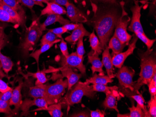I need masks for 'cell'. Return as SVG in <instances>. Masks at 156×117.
<instances>
[{
	"mask_svg": "<svg viewBox=\"0 0 156 117\" xmlns=\"http://www.w3.org/2000/svg\"><path fill=\"white\" fill-rule=\"evenodd\" d=\"M79 24L80 23H69L63 25V27L65 29H66L67 31H71V30L73 31V30H74L77 28H78V26H79Z\"/></svg>",
	"mask_w": 156,
	"mask_h": 117,
	"instance_id": "48",
	"label": "cell"
},
{
	"mask_svg": "<svg viewBox=\"0 0 156 117\" xmlns=\"http://www.w3.org/2000/svg\"><path fill=\"white\" fill-rule=\"evenodd\" d=\"M56 22H58L61 25H64L67 23H70V21L64 18L60 15H50L47 16L45 21L40 24V28L42 31L46 30V27Z\"/></svg>",
	"mask_w": 156,
	"mask_h": 117,
	"instance_id": "21",
	"label": "cell"
},
{
	"mask_svg": "<svg viewBox=\"0 0 156 117\" xmlns=\"http://www.w3.org/2000/svg\"><path fill=\"white\" fill-rule=\"evenodd\" d=\"M34 1L39 2H43V3H47L49 2V0H33Z\"/></svg>",
	"mask_w": 156,
	"mask_h": 117,
	"instance_id": "52",
	"label": "cell"
},
{
	"mask_svg": "<svg viewBox=\"0 0 156 117\" xmlns=\"http://www.w3.org/2000/svg\"><path fill=\"white\" fill-rule=\"evenodd\" d=\"M48 30L53 32V33L55 34L59 39H62V35L68 31L66 29H65L63 26H62V27L57 28L53 29H48Z\"/></svg>",
	"mask_w": 156,
	"mask_h": 117,
	"instance_id": "42",
	"label": "cell"
},
{
	"mask_svg": "<svg viewBox=\"0 0 156 117\" xmlns=\"http://www.w3.org/2000/svg\"><path fill=\"white\" fill-rule=\"evenodd\" d=\"M66 8L67 17L72 22L82 23L88 21L86 15L73 3L68 2Z\"/></svg>",
	"mask_w": 156,
	"mask_h": 117,
	"instance_id": "12",
	"label": "cell"
},
{
	"mask_svg": "<svg viewBox=\"0 0 156 117\" xmlns=\"http://www.w3.org/2000/svg\"><path fill=\"white\" fill-rule=\"evenodd\" d=\"M40 24L39 18L37 17L33 19L30 26L26 29L19 45V50L23 58L29 57L30 52L34 50L43 33L40 28Z\"/></svg>",
	"mask_w": 156,
	"mask_h": 117,
	"instance_id": "3",
	"label": "cell"
},
{
	"mask_svg": "<svg viewBox=\"0 0 156 117\" xmlns=\"http://www.w3.org/2000/svg\"><path fill=\"white\" fill-rule=\"evenodd\" d=\"M36 106L38 108H43L48 106V103L44 98H34L33 99L26 98L23 100L20 106V111H22L21 116H27L30 112V109L32 106Z\"/></svg>",
	"mask_w": 156,
	"mask_h": 117,
	"instance_id": "13",
	"label": "cell"
},
{
	"mask_svg": "<svg viewBox=\"0 0 156 117\" xmlns=\"http://www.w3.org/2000/svg\"><path fill=\"white\" fill-rule=\"evenodd\" d=\"M76 52L80 58L83 59V56L85 53L84 43H83V37H81L80 39H79L77 42V50H76Z\"/></svg>",
	"mask_w": 156,
	"mask_h": 117,
	"instance_id": "40",
	"label": "cell"
},
{
	"mask_svg": "<svg viewBox=\"0 0 156 117\" xmlns=\"http://www.w3.org/2000/svg\"><path fill=\"white\" fill-rule=\"evenodd\" d=\"M47 84H40L30 87L28 95L32 98H44Z\"/></svg>",
	"mask_w": 156,
	"mask_h": 117,
	"instance_id": "27",
	"label": "cell"
},
{
	"mask_svg": "<svg viewBox=\"0 0 156 117\" xmlns=\"http://www.w3.org/2000/svg\"><path fill=\"white\" fill-rule=\"evenodd\" d=\"M0 22H10L13 24H17L15 20L10 16L8 13L3 9V8L1 5H0Z\"/></svg>",
	"mask_w": 156,
	"mask_h": 117,
	"instance_id": "37",
	"label": "cell"
},
{
	"mask_svg": "<svg viewBox=\"0 0 156 117\" xmlns=\"http://www.w3.org/2000/svg\"><path fill=\"white\" fill-rule=\"evenodd\" d=\"M120 90L125 96L131 98L135 101H136L137 104H138L144 110V111L147 114L148 117H151L148 109H147V107L144 105L145 100L142 93H140L138 91H131L129 89H125L122 87H121Z\"/></svg>",
	"mask_w": 156,
	"mask_h": 117,
	"instance_id": "16",
	"label": "cell"
},
{
	"mask_svg": "<svg viewBox=\"0 0 156 117\" xmlns=\"http://www.w3.org/2000/svg\"><path fill=\"white\" fill-rule=\"evenodd\" d=\"M2 1L7 6L18 12L21 15L25 17L24 10L17 0H2Z\"/></svg>",
	"mask_w": 156,
	"mask_h": 117,
	"instance_id": "33",
	"label": "cell"
},
{
	"mask_svg": "<svg viewBox=\"0 0 156 117\" xmlns=\"http://www.w3.org/2000/svg\"><path fill=\"white\" fill-rule=\"evenodd\" d=\"M13 89L11 88L8 91L5 92H0V99L5 101H9L12 97Z\"/></svg>",
	"mask_w": 156,
	"mask_h": 117,
	"instance_id": "44",
	"label": "cell"
},
{
	"mask_svg": "<svg viewBox=\"0 0 156 117\" xmlns=\"http://www.w3.org/2000/svg\"><path fill=\"white\" fill-rule=\"evenodd\" d=\"M90 34V32L85 28L83 24L80 23L79 26H78V28L73 30L72 34L66 36L65 40L69 43H72L74 45L78 42L79 39L84 36H88Z\"/></svg>",
	"mask_w": 156,
	"mask_h": 117,
	"instance_id": "17",
	"label": "cell"
},
{
	"mask_svg": "<svg viewBox=\"0 0 156 117\" xmlns=\"http://www.w3.org/2000/svg\"><path fill=\"white\" fill-rule=\"evenodd\" d=\"M148 112L151 117H156V96H151L148 102Z\"/></svg>",
	"mask_w": 156,
	"mask_h": 117,
	"instance_id": "38",
	"label": "cell"
},
{
	"mask_svg": "<svg viewBox=\"0 0 156 117\" xmlns=\"http://www.w3.org/2000/svg\"><path fill=\"white\" fill-rule=\"evenodd\" d=\"M49 2H54L62 6H66L69 2V0H49Z\"/></svg>",
	"mask_w": 156,
	"mask_h": 117,
	"instance_id": "50",
	"label": "cell"
},
{
	"mask_svg": "<svg viewBox=\"0 0 156 117\" xmlns=\"http://www.w3.org/2000/svg\"><path fill=\"white\" fill-rule=\"evenodd\" d=\"M0 113H3L8 116L16 115L14 111L10 108L9 101H5L0 99Z\"/></svg>",
	"mask_w": 156,
	"mask_h": 117,
	"instance_id": "34",
	"label": "cell"
},
{
	"mask_svg": "<svg viewBox=\"0 0 156 117\" xmlns=\"http://www.w3.org/2000/svg\"><path fill=\"white\" fill-rule=\"evenodd\" d=\"M151 1H152V4L155 6L156 5V0H151Z\"/></svg>",
	"mask_w": 156,
	"mask_h": 117,
	"instance_id": "53",
	"label": "cell"
},
{
	"mask_svg": "<svg viewBox=\"0 0 156 117\" xmlns=\"http://www.w3.org/2000/svg\"><path fill=\"white\" fill-rule=\"evenodd\" d=\"M59 48H60V50H61L62 55L63 56L66 57L69 55L67 43L63 38L61 39L60 44H59Z\"/></svg>",
	"mask_w": 156,
	"mask_h": 117,
	"instance_id": "43",
	"label": "cell"
},
{
	"mask_svg": "<svg viewBox=\"0 0 156 117\" xmlns=\"http://www.w3.org/2000/svg\"><path fill=\"white\" fill-rule=\"evenodd\" d=\"M90 1L93 2H102V3L118 5L116 0H90Z\"/></svg>",
	"mask_w": 156,
	"mask_h": 117,
	"instance_id": "49",
	"label": "cell"
},
{
	"mask_svg": "<svg viewBox=\"0 0 156 117\" xmlns=\"http://www.w3.org/2000/svg\"><path fill=\"white\" fill-rule=\"evenodd\" d=\"M62 103L59 102L56 104L50 105L47 107L38 108L32 111V112L46 111L52 117H62L63 113L62 112Z\"/></svg>",
	"mask_w": 156,
	"mask_h": 117,
	"instance_id": "22",
	"label": "cell"
},
{
	"mask_svg": "<svg viewBox=\"0 0 156 117\" xmlns=\"http://www.w3.org/2000/svg\"><path fill=\"white\" fill-rule=\"evenodd\" d=\"M59 69L63 77H66L67 79L68 82V90L71 89L75 84L77 83L82 77L81 73L79 74L76 73L73 71V68L67 66H61Z\"/></svg>",
	"mask_w": 156,
	"mask_h": 117,
	"instance_id": "14",
	"label": "cell"
},
{
	"mask_svg": "<svg viewBox=\"0 0 156 117\" xmlns=\"http://www.w3.org/2000/svg\"><path fill=\"white\" fill-rule=\"evenodd\" d=\"M138 55L141 60L139 77L134 85V91H138L143 85H148L156 73V54L153 49L139 50Z\"/></svg>",
	"mask_w": 156,
	"mask_h": 117,
	"instance_id": "2",
	"label": "cell"
},
{
	"mask_svg": "<svg viewBox=\"0 0 156 117\" xmlns=\"http://www.w3.org/2000/svg\"><path fill=\"white\" fill-rule=\"evenodd\" d=\"M135 73V71L130 67L122 66L120 68L115 74V77L118 79L121 87L134 91L135 83L133 81V77Z\"/></svg>",
	"mask_w": 156,
	"mask_h": 117,
	"instance_id": "8",
	"label": "cell"
},
{
	"mask_svg": "<svg viewBox=\"0 0 156 117\" xmlns=\"http://www.w3.org/2000/svg\"><path fill=\"white\" fill-rule=\"evenodd\" d=\"M46 7L43 10H41L40 15H50L66 14V9L63 6L52 2H48L46 3Z\"/></svg>",
	"mask_w": 156,
	"mask_h": 117,
	"instance_id": "20",
	"label": "cell"
},
{
	"mask_svg": "<svg viewBox=\"0 0 156 117\" xmlns=\"http://www.w3.org/2000/svg\"><path fill=\"white\" fill-rule=\"evenodd\" d=\"M119 93H106V97L103 103V107L105 108L114 109L119 113L116 100V98L119 97Z\"/></svg>",
	"mask_w": 156,
	"mask_h": 117,
	"instance_id": "25",
	"label": "cell"
},
{
	"mask_svg": "<svg viewBox=\"0 0 156 117\" xmlns=\"http://www.w3.org/2000/svg\"><path fill=\"white\" fill-rule=\"evenodd\" d=\"M17 1L20 4L27 7L30 9H32L35 5H38L42 7H43L44 6L43 2L34 1L33 0H17Z\"/></svg>",
	"mask_w": 156,
	"mask_h": 117,
	"instance_id": "39",
	"label": "cell"
},
{
	"mask_svg": "<svg viewBox=\"0 0 156 117\" xmlns=\"http://www.w3.org/2000/svg\"><path fill=\"white\" fill-rule=\"evenodd\" d=\"M126 45L122 43L116 36L113 35V36L109 39L108 44L109 49L112 50V57L115 55L122 52Z\"/></svg>",
	"mask_w": 156,
	"mask_h": 117,
	"instance_id": "23",
	"label": "cell"
},
{
	"mask_svg": "<svg viewBox=\"0 0 156 117\" xmlns=\"http://www.w3.org/2000/svg\"><path fill=\"white\" fill-rule=\"evenodd\" d=\"M94 90L96 92H102L106 93H118L119 88L116 86L109 87L104 84H93Z\"/></svg>",
	"mask_w": 156,
	"mask_h": 117,
	"instance_id": "32",
	"label": "cell"
},
{
	"mask_svg": "<svg viewBox=\"0 0 156 117\" xmlns=\"http://www.w3.org/2000/svg\"><path fill=\"white\" fill-rule=\"evenodd\" d=\"M148 85L151 96H156V73L154 74L151 81Z\"/></svg>",
	"mask_w": 156,
	"mask_h": 117,
	"instance_id": "41",
	"label": "cell"
},
{
	"mask_svg": "<svg viewBox=\"0 0 156 117\" xmlns=\"http://www.w3.org/2000/svg\"><path fill=\"white\" fill-rule=\"evenodd\" d=\"M0 5L3 8V9L7 13H8L13 19L15 20L18 25H22L23 26L25 25V20H26L25 17L21 15L18 12L16 11L15 10H14L13 9L7 6L2 1V0L0 1Z\"/></svg>",
	"mask_w": 156,
	"mask_h": 117,
	"instance_id": "24",
	"label": "cell"
},
{
	"mask_svg": "<svg viewBox=\"0 0 156 117\" xmlns=\"http://www.w3.org/2000/svg\"><path fill=\"white\" fill-rule=\"evenodd\" d=\"M90 112L91 117H104L106 116L105 112L99 109H97L95 111L90 110Z\"/></svg>",
	"mask_w": 156,
	"mask_h": 117,
	"instance_id": "45",
	"label": "cell"
},
{
	"mask_svg": "<svg viewBox=\"0 0 156 117\" xmlns=\"http://www.w3.org/2000/svg\"><path fill=\"white\" fill-rule=\"evenodd\" d=\"M0 77H1L2 78L6 77V78H8L9 79L10 78V77L9 76V75L6 74L3 71V69H2V64L1 61H0Z\"/></svg>",
	"mask_w": 156,
	"mask_h": 117,
	"instance_id": "51",
	"label": "cell"
},
{
	"mask_svg": "<svg viewBox=\"0 0 156 117\" xmlns=\"http://www.w3.org/2000/svg\"><path fill=\"white\" fill-rule=\"evenodd\" d=\"M96 91L94 90L93 85L79 81L68 90L66 95L61 98L60 101L62 102V105L73 106L80 103L84 96L92 98L94 97Z\"/></svg>",
	"mask_w": 156,
	"mask_h": 117,
	"instance_id": "4",
	"label": "cell"
},
{
	"mask_svg": "<svg viewBox=\"0 0 156 117\" xmlns=\"http://www.w3.org/2000/svg\"><path fill=\"white\" fill-rule=\"evenodd\" d=\"M26 76L27 77H32L37 79L35 82V85L37 84H44L48 81V79L46 77L45 71H40L39 68H38L37 72L35 73L27 71V74Z\"/></svg>",
	"mask_w": 156,
	"mask_h": 117,
	"instance_id": "31",
	"label": "cell"
},
{
	"mask_svg": "<svg viewBox=\"0 0 156 117\" xmlns=\"http://www.w3.org/2000/svg\"><path fill=\"white\" fill-rule=\"evenodd\" d=\"M143 6V4L140 6L139 2L135 0V5L130 9V10L132 13V17L130 20V25L127 29L134 33L138 32H141L144 34L145 33L140 21L141 10Z\"/></svg>",
	"mask_w": 156,
	"mask_h": 117,
	"instance_id": "10",
	"label": "cell"
},
{
	"mask_svg": "<svg viewBox=\"0 0 156 117\" xmlns=\"http://www.w3.org/2000/svg\"><path fill=\"white\" fill-rule=\"evenodd\" d=\"M120 5L122 9L121 15L115 24L114 35L127 46L129 45L132 39V36L127 32V27L130 22L131 18L125 11L124 2H120Z\"/></svg>",
	"mask_w": 156,
	"mask_h": 117,
	"instance_id": "6",
	"label": "cell"
},
{
	"mask_svg": "<svg viewBox=\"0 0 156 117\" xmlns=\"http://www.w3.org/2000/svg\"><path fill=\"white\" fill-rule=\"evenodd\" d=\"M7 26L6 23H0V61L2 65V69L5 73L9 75V73L12 70L14 63L9 57L6 56L2 53V50L8 44V36L6 35L5 29Z\"/></svg>",
	"mask_w": 156,
	"mask_h": 117,
	"instance_id": "7",
	"label": "cell"
},
{
	"mask_svg": "<svg viewBox=\"0 0 156 117\" xmlns=\"http://www.w3.org/2000/svg\"><path fill=\"white\" fill-rule=\"evenodd\" d=\"M129 113L126 114H120L118 113L117 117H148L147 114L144 111L141 107L137 104L136 106H135L134 104H132L131 107H129Z\"/></svg>",
	"mask_w": 156,
	"mask_h": 117,
	"instance_id": "29",
	"label": "cell"
},
{
	"mask_svg": "<svg viewBox=\"0 0 156 117\" xmlns=\"http://www.w3.org/2000/svg\"><path fill=\"white\" fill-rule=\"evenodd\" d=\"M60 41H61V39H58L57 41L51 43H45V44L41 45V48L39 49L35 50L34 52H32L31 54H30L29 57L34 58L36 61L37 66H38L37 68H39V57H40V55L49 50L54 44L59 42Z\"/></svg>",
	"mask_w": 156,
	"mask_h": 117,
	"instance_id": "28",
	"label": "cell"
},
{
	"mask_svg": "<svg viewBox=\"0 0 156 117\" xmlns=\"http://www.w3.org/2000/svg\"><path fill=\"white\" fill-rule=\"evenodd\" d=\"M138 39L136 36H135L134 35L131 42H129V44L128 50L124 52L116 54L112 57V62L115 67L120 69L123 66L126 58L133 54L134 50L136 48V43Z\"/></svg>",
	"mask_w": 156,
	"mask_h": 117,
	"instance_id": "11",
	"label": "cell"
},
{
	"mask_svg": "<svg viewBox=\"0 0 156 117\" xmlns=\"http://www.w3.org/2000/svg\"><path fill=\"white\" fill-rule=\"evenodd\" d=\"M0 1H1V0H0Z\"/></svg>",
	"mask_w": 156,
	"mask_h": 117,
	"instance_id": "54",
	"label": "cell"
},
{
	"mask_svg": "<svg viewBox=\"0 0 156 117\" xmlns=\"http://www.w3.org/2000/svg\"><path fill=\"white\" fill-rule=\"evenodd\" d=\"M67 87V79L63 80L62 78L58 79L53 84H47L44 98L47 101L48 105L59 102L65 93Z\"/></svg>",
	"mask_w": 156,
	"mask_h": 117,
	"instance_id": "5",
	"label": "cell"
},
{
	"mask_svg": "<svg viewBox=\"0 0 156 117\" xmlns=\"http://www.w3.org/2000/svg\"><path fill=\"white\" fill-rule=\"evenodd\" d=\"M69 117H90V113L87 111H83L71 114Z\"/></svg>",
	"mask_w": 156,
	"mask_h": 117,
	"instance_id": "47",
	"label": "cell"
},
{
	"mask_svg": "<svg viewBox=\"0 0 156 117\" xmlns=\"http://www.w3.org/2000/svg\"><path fill=\"white\" fill-rule=\"evenodd\" d=\"M121 13L115 9H108L101 12H95L92 23L96 31L102 50L107 47L115 24Z\"/></svg>",
	"mask_w": 156,
	"mask_h": 117,
	"instance_id": "1",
	"label": "cell"
},
{
	"mask_svg": "<svg viewBox=\"0 0 156 117\" xmlns=\"http://www.w3.org/2000/svg\"><path fill=\"white\" fill-rule=\"evenodd\" d=\"M23 86V82H19V84L13 89L12 97L9 100V105L10 106H14L15 108L13 109L16 115L20 111V106L22 103V96L21 91Z\"/></svg>",
	"mask_w": 156,
	"mask_h": 117,
	"instance_id": "15",
	"label": "cell"
},
{
	"mask_svg": "<svg viewBox=\"0 0 156 117\" xmlns=\"http://www.w3.org/2000/svg\"><path fill=\"white\" fill-rule=\"evenodd\" d=\"M98 54L94 53L93 50H91L88 54V63L92 64L91 70L94 75L95 72H99L100 75H104L103 70V64L102 61L99 57Z\"/></svg>",
	"mask_w": 156,
	"mask_h": 117,
	"instance_id": "18",
	"label": "cell"
},
{
	"mask_svg": "<svg viewBox=\"0 0 156 117\" xmlns=\"http://www.w3.org/2000/svg\"><path fill=\"white\" fill-rule=\"evenodd\" d=\"M92 77L89 79H87L85 83L87 84H100L107 85L108 83H111L113 82V79L110 78L108 76L98 75L97 74H94Z\"/></svg>",
	"mask_w": 156,
	"mask_h": 117,
	"instance_id": "26",
	"label": "cell"
},
{
	"mask_svg": "<svg viewBox=\"0 0 156 117\" xmlns=\"http://www.w3.org/2000/svg\"><path fill=\"white\" fill-rule=\"evenodd\" d=\"M135 35L136 36L137 38L140 39L144 43H145V45L147 46L148 50L151 49L156 41V39H149L146 36L145 33L144 34L140 32H136L135 33Z\"/></svg>",
	"mask_w": 156,
	"mask_h": 117,
	"instance_id": "36",
	"label": "cell"
},
{
	"mask_svg": "<svg viewBox=\"0 0 156 117\" xmlns=\"http://www.w3.org/2000/svg\"><path fill=\"white\" fill-rule=\"evenodd\" d=\"M2 78L0 77V92H5L8 91L11 89L8 84L2 80Z\"/></svg>",
	"mask_w": 156,
	"mask_h": 117,
	"instance_id": "46",
	"label": "cell"
},
{
	"mask_svg": "<svg viewBox=\"0 0 156 117\" xmlns=\"http://www.w3.org/2000/svg\"><path fill=\"white\" fill-rule=\"evenodd\" d=\"M58 63L61 66H67L70 68L77 69L82 76L86 74V68L83 64V59L78 56L76 52H73L66 57L61 55L58 60Z\"/></svg>",
	"mask_w": 156,
	"mask_h": 117,
	"instance_id": "9",
	"label": "cell"
},
{
	"mask_svg": "<svg viewBox=\"0 0 156 117\" xmlns=\"http://www.w3.org/2000/svg\"><path fill=\"white\" fill-rule=\"evenodd\" d=\"M89 41L92 50H93L94 53L99 55H101L102 53L103 50L101 46L100 40L95 35L94 30L92 33H90V35L89 36Z\"/></svg>",
	"mask_w": 156,
	"mask_h": 117,
	"instance_id": "30",
	"label": "cell"
},
{
	"mask_svg": "<svg viewBox=\"0 0 156 117\" xmlns=\"http://www.w3.org/2000/svg\"><path fill=\"white\" fill-rule=\"evenodd\" d=\"M102 53V62L103 66H105L106 68L108 76L110 78L113 79L115 77V74L114 71V65L112 62V57L108 46L103 50Z\"/></svg>",
	"mask_w": 156,
	"mask_h": 117,
	"instance_id": "19",
	"label": "cell"
},
{
	"mask_svg": "<svg viewBox=\"0 0 156 117\" xmlns=\"http://www.w3.org/2000/svg\"><path fill=\"white\" fill-rule=\"evenodd\" d=\"M59 39L53 32L48 30V32L44 34L40 41V46L45 43H51Z\"/></svg>",
	"mask_w": 156,
	"mask_h": 117,
	"instance_id": "35",
	"label": "cell"
}]
</instances>
